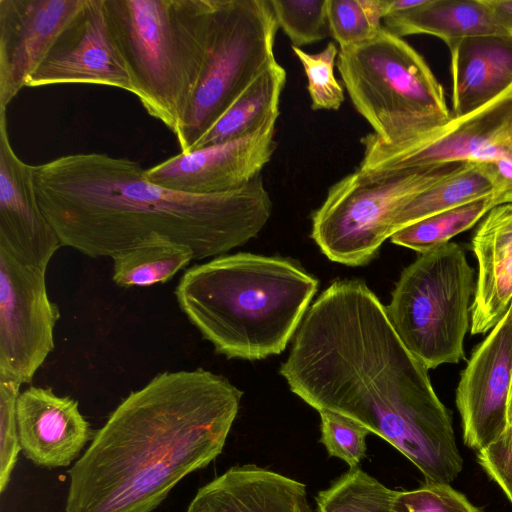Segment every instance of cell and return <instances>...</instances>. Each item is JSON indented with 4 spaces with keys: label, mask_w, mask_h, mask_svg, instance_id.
Returning a JSON list of instances; mask_svg holds the SVG:
<instances>
[{
    "label": "cell",
    "mask_w": 512,
    "mask_h": 512,
    "mask_svg": "<svg viewBox=\"0 0 512 512\" xmlns=\"http://www.w3.org/2000/svg\"><path fill=\"white\" fill-rule=\"evenodd\" d=\"M279 372L318 412L340 414L390 443L426 483L449 484L461 472L451 415L428 369L363 281L338 280L320 294Z\"/></svg>",
    "instance_id": "1"
},
{
    "label": "cell",
    "mask_w": 512,
    "mask_h": 512,
    "mask_svg": "<svg viewBox=\"0 0 512 512\" xmlns=\"http://www.w3.org/2000/svg\"><path fill=\"white\" fill-rule=\"evenodd\" d=\"M40 207L62 246L91 258L152 242L189 247L195 260L256 237L272 212L261 175L234 191L192 195L150 182L128 158L78 153L32 165Z\"/></svg>",
    "instance_id": "2"
},
{
    "label": "cell",
    "mask_w": 512,
    "mask_h": 512,
    "mask_svg": "<svg viewBox=\"0 0 512 512\" xmlns=\"http://www.w3.org/2000/svg\"><path fill=\"white\" fill-rule=\"evenodd\" d=\"M243 392L201 368L162 372L110 414L68 471L66 512H152L223 450Z\"/></svg>",
    "instance_id": "3"
},
{
    "label": "cell",
    "mask_w": 512,
    "mask_h": 512,
    "mask_svg": "<svg viewBox=\"0 0 512 512\" xmlns=\"http://www.w3.org/2000/svg\"><path fill=\"white\" fill-rule=\"evenodd\" d=\"M317 287L315 277L287 259L237 253L186 269L175 296L217 353L260 360L286 348Z\"/></svg>",
    "instance_id": "4"
},
{
    "label": "cell",
    "mask_w": 512,
    "mask_h": 512,
    "mask_svg": "<svg viewBox=\"0 0 512 512\" xmlns=\"http://www.w3.org/2000/svg\"><path fill=\"white\" fill-rule=\"evenodd\" d=\"M103 5L134 95L175 134L204 65L214 0H103Z\"/></svg>",
    "instance_id": "5"
},
{
    "label": "cell",
    "mask_w": 512,
    "mask_h": 512,
    "mask_svg": "<svg viewBox=\"0 0 512 512\" xmlns=\"http://www.w3.org/2000/svg\"><path fill=\"white\" fill-rule=\"evenodd\" d=\"M336 66L353 106L387 145L415 141L452 118L427 62L384 26L367 41L340 49Z\"/></svg>",
    "instance_id": "6"
},
{
    "label": "cell",
    "mask_w": 512,
    "mask_h": 512,
    "mask_svg": "<svg viewBox=\"0 0 512 512\" xmlns=\"http://www.w3.org/2000/svg\"><path fill=\"white\" fill-rule=\"evenodd\" d=\"M475 271L463 247L447 242L403 269L386 308L402 343L428 370L465 359Z\"/></svg>",
    "instance_id": "7"
},
{
    "label": "cell",
    "mask_w": 512,
    "mask_h": 512,
    "mask_svg": "<svg viewBox=\"0 0 512 512\" xmlns=\"http://www.w3.org/2000/svg\"><path fill=\"white\" fill-rule=\"evenodd\" d=\"M465 163L354 172L332 185L312 216L311 237L326 257L363 266L393 234L399 211Z\"/></svg>",
    "instance_id": "8"
},
{
    "label": "cell",
    "mask_w": 512,
    "mask_h": 512,
    "mask_svg": "<svg viewBox=\"0 0 512 512\" xmlns=\"http://www.w3.org/2000/svg\"><path fill=\"white\" fill-rule=\"evenodd\" d=\"M278 28L269 0H214L204 65L174 134L181 153L191 152L238 96L277 62Z\"/></svg>",
    "instance_id": "9"
},
{
    "label": "cell",
    "mask_w": 512,
    "mask_h": 512,
    "mask_svg": "<svg viewBox=\"0 0 512 512\" xmlns=\"http://www.w3.org/2000/svg\"><path fill=\"white\" fill-rule=\"evenodd\" d=\"M45 273L0 249V376L21 384L32 381L55 347L60 312Z\"/></svg>",
    "instance_id": "10"
},
{
    "label": "cell",
    "mask_w": 512,
    "mask_h": 512,
    "mask_svg": "<svg viewBox=\"0 0 512 512\" xmlns=\"http://www.w3.org/2000/svg\"><path fill=\"white\" fill-rule=\"evenodd\" d=\"M512 377V309H508L476 346L461 372L456 405L463 440L476 452L508 427L507 402Z\"/></svg>",
    "instance_id": "11"
},
{
    "label": "cell",
    "mask_w": 512,
    "mask_h": 512,
    "mask_svg": "<svg viewBox=\"0 0 512 512\" xmlns=\"http://www.w3.org/2000/svg\"><path fill=\"white\" fill-rule=\"evenodd\" d=\"M96 84L135 94L109 34L103 0H86L30 75L26 87Z\"/></svg>",
    "instance_id": "12"
},
{
    "label": "cell",
    "mask_w": 512,
    "mask_h": 512,
    "mask_svg": "<svg viewBox=\"0 0 512 512\" xmlns=\"http://www.w3.org/2000/svg\"><path fill=\"white\" fill-rule=\"evenodd\" d=\"M275 125L241 139L180 153L146 169L147 179L164 188L192 195L237 190L261 175L276 142Z\"/></svg>",
    "instance_id": "13"
},
{
    "label": "cell",
    "mask_w": 512,
    "mask_h": 512,
    "mask_svg": "<svg viewBox=\"0 0 512 512\" xmlns=\"http://www.w3.org/2000/svg\"><path fill=\"white\" fill-rule=\"evenodd\" d=\"M86 0H0V113Z\"/></svg>",
    "instance_id": "14"
},
{
    "label": "cell",
    "mask_w": 512,
    "mask_h": 512,
    "mask_svg": "<svg viewBox=\"0 0 512 512\" xmlns=\"http://www.w3.org/2000/svg\"><path fill=\"white\" fill-rule=\"evenodd\" d=\"M61 246L38 202L32 165L14 152L6 113H0V249L46 271Z\"/></svg>",
    "instance_id": "15"
},
{
    "label": "cell",
    "mask_w": 512,
    "mask_h": 512,
    "mask_svg": "<svg viewBox=\"0 0 512 512\" xmlns=\"http://www.w3.org/2000/svg\"><path fill=\"white\" fill-rule=\"evenodd\" d=\"M17 428L26 458L46 468L68 466L94 437L76 400L36 386L18 397Z\"/></svg>",
    "instance_id": "16"
},
{
    "label": "cell",
    "mask_w": 512,
    "mask_h": 512,
    "mask_svg": "<svg viewBox=\"0 0 512 512\" xmlns=\"http://www.w3.org/2000/svg\"><path fill=\"white\" fill-rule=\"evenodd\" d=\"M471 245L478 272L470 331L479 335L497 324L512 301V203L496 206L485 215Z\"/></svg>",
    "instance_id": "17"
},
{
    "label": "cell",
    "mask_w": 512,
    "mask_h": 512,
    "mask_svg": "<svg viewBox=\"0 0 512 512\" xmlns=\"http://www.w3.org/2000/svg\"><path fill=\"white\" fill-rule=\"evenodd\" d=\"M187 512H313L305 484L253 464L234 466L201 487Z\"/></svg>",
    "instance_id": "18"
},
{
    "label": "cell",
    "mask_w": 512,
    "mask_h": 512,
    "mask_svg": "<svg viewBox=\"0 0 512 512\" xmlns=\"http://www.w3.org/2000/svg\"><path fill=\"white\" fill-rule=\"evenodd\" d=\"M447 47L452 117L481 108L512 85V35L468 37Z\"/></svg>",
    "instance_id": "19"
},
{
    "label": "cell",
    "mask_w": 512,
    "mask_h": 512,
    "mask_svg": "<svg viewBox=\"0 0 512 512\" xmlns=\"http://www.w3.org/2000/svg\"><path fill=\"white\" fill-rule=\"evenodd\" d=\"M383 26L398 37L431 35L446 45L483 35H512L486 0H423L407 11L387 15Z\"/></svg>",
    "instance_id": "20"
},
{
    "label": "cell",
    "mask_w": 512,
    "mask_h": 512,
    "mask_svg": "<svg viewBox=\"0 0 512 512\" xmlns=\"http://www.w3.org/2000/svg\"><path fill=\"white\" fill-rule=\"evenodd\" d=\"M285 82L286 71L275 62L238 96L193 150L241 139L275 125Z\"/></svg>",
    "instance_id": "21"
},
{
    "label": "cell",
    "mask_w": 512,
    "mask_h": 512,
    "mask_svg": "<svg viewBox=\"0 0 512 512\" xmlns=\"http://www.w3.org/2000/svg\"><path fill=\"white\" fill-rule=\"evenodd\" d=\"M491 195L492 185L483 171L474 163H465L407 203L396 215L392 232Z\"/></svg>",
    "instance_id": "22"
},
{
    "label": "cell",
    "mask_w": 512,
    "mask_h": 512,
    "mask_svg": "<svg viewBox=\"0 0 512 512\" xmlns=\"http://www.w3.org/2000/svg\"><path fill=\"white\" fill-rule=\"evenodd\" d=\"M112 280L123 288L166 283L194 259L192 250L172 242H152L112 258Z\"/></svg>",
    "instance_id": "23"
},
{
    "label": "cell",
    "mask_w": 512,
    "mask_h": 512,
    "mask_svg": "<svg viewBox=\"0 0 512 512\" xmlns=\"http://www.w3.org/2000/svg\"><path fill=\"white\" fill-rule=\"evenodd\" d=\"M492 208L491 196L482 198L406 226L393 233L390 239L396 245L421 254L472 228Z\"/></svg>",
    "instance_id": "24"
},
{
    "label": "cell",
    "mask_w": 512,
    "mask_h": 512,
    "mask_svg": "<svg viewBox=\"0 0 512 512\" xmlns=\"http://www.w3.org/2000/svg\"><path fill=\"white\" fill-rule=\"evenodd\" d=\"M396 492L360 468H350L318 493L317 512H391Z\"/></svg>",
    "instance_id": "25"
},
{
    "label": "cell",
    "mask_w": 512,
    "mask_h": 512,
    "mask_svg": "<svg viewBox=\"0 0 512 512\" xmlns=\"http://www.w3.org/2000/svg\"><path fill=\"white\" fill-rule=\"evenodd\" d=\"M389 0H327L330 35L340 49L372 38L383 27Z\"/></svg>",
    "instance_id": "26"
},
{
    "label": "cell",
    "mask_w": 512,
    "mask_h": 512,
    "mask_svg": "<svg viewBox=\"0 0 512 512\" xmlns=\"http://www.w3.org/2000/svg\"><path fill=\"white\" fill-rule=\"evenodd\" d=\"M277 25L301 48L330 35L327 0H269Z\"/></svg>",
    "instance_id": "27"
},
{
    "label": "cell",
    "mask_w": 512,
    "mask_h": 512,
    "mask_svg": "<svg viewBox=\"0 0 512 512\" xmlns=\"http://www.w3.org/2000/svg\"><path fill=\"white\" fill-rule=\"evenodd\" d=\"M301 62L308 81V92L313 110H338L344 102V91L334 74L338 49L334 42L316 54L292 46Z\"/></svg>",
    "instance_id": "28"
},
{
    "label": "cell",
    "mask_w": 512,
    "mask_h": 512,
    "mask_svg": "<svg viewBox=\"0 0 512 512\" xmlns=\"http://www.w3.org/2000/svg\"><path fill=\"white\" fill-rule=\"evenodd\" d=\"M321 438L328 454L355 468L365 457L366 437L370 433L360 424L334 412L320 411Z\"/></svg>",
    "instance_id": "29"
},
{
    "label": "cell",
    "mask_w": 512,
    "mask_h": 512,
    "mask_svg": "<svg viewBox=\"0 0 512 512\" xmlns=\"http://www.w3.org/2000/svg\"><path fill=\"white\" fill-rule=\"evenodd\" d=\"M21 383L0 376V492L8 486L21 450L17 428V400Z\"/></svg>",
    "instance_id": "30"
},
{
    "label": "cell",
    "mask_w": 512,
    "mask_h": 512,
    "mask_svg": "<svg viewBox=\"0 0 512 512\" xmlns=\"http://www.w3.org/2000/svg\"><path fill=\"white\" fill-rule=\"evenodd\" d=\"M391 512H480L446 483H425L412 491H397Z\"/></svg>",
    "instance_id": "31"
},
{
    "label": "cell",
    "mask_w": 512,
    "mask_h": 512,
    "mask_svg": "<svg viewBox=\"0 0 512 512\" xmlns=\"http://www.w3.org/2000/svg\"><path fill=\"white\" fill-rule=\"evenodd\" d=\"M492 185L494 207L512 203V119L487 161L476 164Z\"/></svg>",
    "instance_id": "32"
},
{
    "label": "cell",
    "mask_w": 512,
    "mask_h": 512,
    "mask_svg": "<svg viewBox=\"0 0 512 512\" xmlns=\"http://www.w3.org/2000/svg\"><path fill=\"white\" fill-rule=\"evenodd\" d=\"M485 472L502 488L512 503V427L477 452Z\"/></svg>",
    "instance_id": "33"
},
{
    "label": "cell",
    "mask_w": 512,
    "mask_h": 512,
    "mask_svg": "<svg viewBox=\"0 0 512 512\" xmlns=\"http://www.w3.org/2000/svg\"><path fill=\"white\" fill-rule=\"evenodd\" d=\"M486 2L512 32V0H486Z\"/></svg>",
    "instance_id": "34"
},
{
    "label": "cell",
    "mask_w": 512,
    "mask_h": 512,
    "mask_svg": "<svg viewBox=\"0 0 512 512\" xmlns=\"http://www.w3.org/2000/svg\"><path fill=\"white\" fill-rule=\"evenodd\" d=\"M507 422L508 426L512 427V378L510 382L508 402H507Z\"/></svg>",
    "instance_id": "35"
},
{
    "label": "cell",
    "mask_w": 512,
    "mask_h": 512,
    "mask_svg": "<svg viewBox=\"0 0 512 512\" xmlns=\"http://www.w3.org/2000/svg\"><path fill=\"white\" fill-rule=\"evenodd\" d=\"M510 306H511V309H512V301H511V303H510ZM511 378H512V377H511Z\"/></svg>",
    "instance_id": "36"
}]
</instances>
